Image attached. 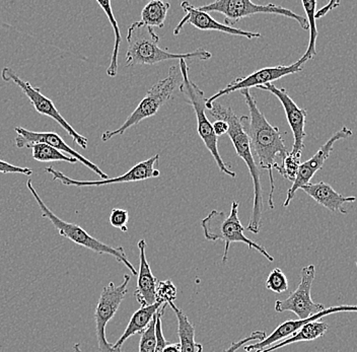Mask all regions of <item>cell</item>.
Returning <instances> with one entry per match:
<instances>
[{
    "label": "cell",
    "instance_id": "1",
    "mask_svg": "<svg viewBox=\"0 0 357 352\" xmlns=\"http://www.w3.org/2000/svg\"><path fill=\"white\" fill-rule=\"evenodd\" d=\"M244 95L245 104L249 108L250 118L245 116V129L249 137L253 155H256L259 160V167L262 170L268 171L270 180L269 198L268 205L270 208H274V182L273 170L276 164V159H284L289 151L285 146L284 140L281 137L278 127L271 125L264 114L259 110L256 100L254 99L250 90L241 91Z\"/></svg>",
    "mask_w": 357,
    "mask_h": 352
},
{
    "label": "cell",
    "instance_id": "2",
    "mask_svg": "<svg viewBox=\"0 0 357 352\" xmlns=\"http://www.w3.org/2000/svg\"><path fill=\"white\" fill-rule=\"evenodd\" d=\"M212 117L215 120H222L227 122L229 125V135L236 155L241 158L248 169L250 175L253 180L254 185V206L252 211L251 218L249 224L245 227L248 231L252 234H259L261 229V220H262L263 211V190L261 186V171L258 164L254 159L253 151H252L251 144L249 137L245 129V116L238 117L231 107H225L218 102H214L209 109Z\"/></svg>",
    "mask_w": 357,
    "mask_h": 352
},
{
    "label": "cell",
    "instance_id": "3",
    "mask_svg": "<svg viewBox=\"0 0 357 352\" xmlns=\"http://www.w3.org/2000/svg\"><path fill=\"white\" fill-rule=\"evenodd\" d=\"M158 41L160 37L151 26L142 22L131 24L127 34L126 66H153L167 60H187L190 58L208 60L212 57L211 52L202 48L190 53H172L160 48Z\"/></svg>",
    "mask_w": 357,
    "mask_h": 352
},
{
    "label": "cell",
    "instance_id": "4",
    "mask_svg": "<svg viewBox=\"0 0 357 352\" xmlns=\"http://www.w3.org/2000/svg\"><path fill=\"white\" fill-rule=\"evenodd\" d=\"M238 206L240 205L238 201H233L229 215H225L223 211H212L206 217L203 218L201 227H202L205 239L211 242L222 240L225 243L223 262H227L229 246L233 243H243L247 245L249 249H254L259 252L261 255L266 258L268 261L273 262L274 258L268 253L264 247L245 237V227L243 226L238 217Z\"/></svg>",
    "mask_w": 357,
    "mask_h": 352
},
{
    "label": "cell",
    "instance_id": "5",
    "mask_svg": "<svg viewBox=\"0 0 357 352\" xmlns=\"http://www.w3.org/2000/svg\"><path fill=\"white\" fill-rule=\"evenodd\" d=\"M26 187H28L29 191L32 194L33 197L35 198L36 202L39 205L42 216L50 220L51 224L54 226L56 231L62 237L70 240L71 242L75 243L78 246L84 247V248L89 249V250L96 252V253L107 254V255L113 256L118 262L124 264L132 273L133 275H137V271L134 268L132 263L129 261L124 248H122V247L109 246V245L100 242V240L96 239V238L91 237L88 231L82 229V227L77 226L75 224H71V222H64L63 220L58 217L57 215L53 213V211H51L47 207L42 198L40 197L39 194L33 188V183L31 180L26 182Z\"/></svg>",
    "mask_w": 357,
    "mask_h": 352
},
{
    "label": "cell",
    "instance_id": "6",
    "mask_svg": "<svg viewBox=\"0 0 357 352\" xmlns=\"http://www.w3.org/2000/svg\"><path fill=\"white\" fill-rule=\"evenodd\" d=\"M181 82H182V75H181L180 68L175 66H171L166 79L160 80L151 86V90L147 91L144 99L121 127L116 130H109L102 133V141L106 142L112 138L124 135L125 131L128 130L131 127L137 125L147 118L155 116L160 107L171 99L176 89L181 86Z\"/></svg>",
    "mask_w": 357,
    "mask_h": 352
},
{
    "label": "cell",
    "instance_id": "7",
    "mask_svg": "<svg viewBox=\"0 0 357 352\" xmlns=\"http://www.w3.org/2000/svg\"><path fill=\"white\" fill-rule=\"evenodd\" d=\"M180 63V72L182 75V82H181L180 91L186 95L190 104L193 107L196 118H197V131L198 135L206 148L211 151L212 157L215 160L220 171L225 173V175L231 178H236V174L231 171V168L225 164L222 159V155L218 151V137H216L213 131V126L209 121L208 117L205 114L206 108V99L204 98V93L201 90L197 84H194L189 77V66L186 60H178Z\"/></svg>",
    "mask_w": 357,
    "mask_h": 352
},
{
    "label": "cell",
    "instance_id": "8",
    "mask_svg": "<svg viewBox=\"0 0 357 352\" xmlns=\"http://www.w3.org/2000/svg\"><path fill=\"white\" fill-rule=\"evenodd\" d=\"M196 8L200 12L207 13H222L225 17V24L229 26H234L244 17H251V15H258V13H271V15H282V17L294 20L298 22L303 30H309V23L305 17L296 15L289 8L273 3L260 6V4L253 3L250 0H220V1L211 2V3L198 6Z\"/></svg>",
    "mask_w": 357,
    "mask_h": 352
},
{
    "label": "cell",
    "instance_id": "9",
    "mask_svg": "<svg viewBox=\"0 0 357 352\" xmlns=\"http://www.w3.org/2000/svg\"><path fill=\"white\" fill-rule=\"evenodd\" d=\"M1 77L4 82H13V84H17V86L21 89L22 93L29 98V100L32 102L33 108L36 109L38 113L41 114V115L47 116V117H50L51 119L54 120L55 122H57V123L70 135V137L75 140V144H77L80 148L84 149L88 148V138L82 137V135H79V133L77 132V131L73 129V127L62 117L61 114H60L59 111L56 108L54 102L41 93V89L35 88L30 82L22 79L21 77L17 75V72L10 68H4L2 69Z\"/></svg>",
    "mask_w": 357,
    "mask_h": 352
},
{
    "label": "cell",
    "instance_id": "10",
    "mask_svg": "<svg viewBox=\"0 0 357 352\" xmlns=\"http://www.w3.org/2000/svg\"><path fill=\"white\" fill-rule=\"evenodd\" d=\"M130 280L131 276L126 274L121 284L116 286L114 282H110L100 293L95 312L96 331L100 352H115L113 351V344L107 340L106 326L116 315L120 305L124 300Z\"/></svg>",
    "mask_w": 357,
    "mask_h": 352
},
{
    "label": "cell",
    "instance_id": "11",
    "mask_svg": "<svg viewBox=\"0 0 357 352\" xmlns=\"http://www.w3.org/2000/svg\"><path fill=\"white\" fill-rule=\"evenodd\" d=\"M316 276L314 265L303 267L301 269V282L294 293H290L285 300H278L275 303V311L278 313L292 312L300 320L321 313L326 307L322 304L314 303L312 300L311 291Z\"/></svg>",
    "mask_w": 357,
    "mask_h": 352
},
{
    "label": "cell",
    "instance_id": "12",
    "mask_svg": "<svg viewBox=\"0 0 357 352\" xmlns=\"http://www.w3.org/2000/svg\"><path fill=\"white\" fill-rule=\"evenodd\" d=\"M158 162H160V155H155L144 162H138L133 168L119 177L98 180V181H80V180L71 179L64 175L62 171L55 170L53 167H47L45 171L52 176L53 181L62 183L66 186L100 187L105 185L120 184V183L145 181V180L160 177V171L155 169V164H158Z\"/></svg>",
    "mask_w": 357,
    "mask_h": 352
},
{
    "label": "cell",
    "instance_id": "13",
    "mask_svg": "<svg viewBox=\"0 0 357 352\" xmlns=\"http://www.w3.org/2000/svg\"><path fill=\"white\" fill-rule=\"evenodd\" d=\"M303 64L300 60L291 66H279L274 68H264L259 69L255 72L251 73L245 77H238L229 82L225 89H222L214 93L211 98L206 99V108L211 109V105L218 101L223 95H229L236 91L250 90L252 88H258V86H265V84H271L274 80L282 79L287 75H294V73L303 71Z\"/></svg>",
    "mask_w": 357,
    "mask_h": 352
},
{
    "label": "cell",
    "instance_id": "14",
    "mask_svg": "<svg viewBox=\"0 0 357 352\" xmlns=\"http://www.w3.org/2000/svg\"><path fill=\"white\" fill-rule=\"evenodd\" d=\"M15 131L17 132L15 144L17 148H32L35 144H48V146H52V148L57 149V151L75 158V160H77V162H82V164H84L89 170L97 174L100 178V180L109 179L108 175L100 170L97 164H93L91 160L86 159L84 155L77 153V151L71 148L57 133L33 132V131L24 129V127H15Z\"/></svg>",
    "mask_w": 357,
    "mask_h": 352
},
{
    "label": "cell",
    "instance_id": "15",
    "mask_svg": "<svg viewBox=\"0 0 357 352\" xmlns=\"http://www.w3.org/2000/svg\"><path fill=\"white\" fill-rule=\"evenodd\" d=\"M352 135H354V132H352L351 129L347 128L345 126L342 127L340 130L337 131L336 133H334L329 138V140L324 144L322 148L317 151L314 157L301 164L296 180H294V184H292L289 192H287V199H285L283 206H289L291 200L294 199L296 191L309 185L314 174L323 168L324 164H325L328 158L330 157L331 151H333L335 142L340 139H346V138L352 137Z\"/></svg>",
    "mask_w": 357,
    "mask_h": 352
},
{
    "label": "cell",
    "instance_id": "16",
    "mask_svg": "<svg viewBox=\"0 0 357 352\" xmlns=\"http://www.w3.org/2000/svg\"><path fill=\"white\" fill-rule=\"evenodd\" d=\"M181 8L186 13V15L181 20L180 23L176 26L175 30H174V35L180 34L185 24H192L198 30L216 31V32L225 33V34L245 37L249 40L262 38L260 33L248 32V31L236 28V26H229L225 24L218 23L209 13L200 12L196 8V6H192L189 1L181 2Z\"/></svg>",
    "mask_w": 357,
    "mask_h": 352
},
{
    "label": "cell",
    "instance_id": "17",
    "mask_svg": "<svg viewBox=\"0 0 357 352\" xmlns=\"http://www.w3.org/2000/svg\"><path fill=\"white\" fill-rule=\"evenodd\" d=\"M259 90L269 91L273 93L280 101L284 109L285 115H287V122H289L292 133H294V146L290 153H301L305 148V140L307 133L305 131V118H307V110L301 109L290 98L289 93L283 88H278L273 84H265V86H258Z\"/></svg>",
    "mask_w": 357,
    "mask_h": 352
},
{
    "label": "cell",
    "instance_id": "18",
    "mask_svg": "<svg viewBox=\"0 0 357 352\" xmlns=\"http://www.w3.org/2000/svg\"><path fill=\"white\" fill-rule=\"evenodd\" d=\"M341 312H357V306L330 307L328 309H323L321 313L311 316V317L307 319H303V320L298 319V320L285 321V322L281 323L278 328L274 330L264 340L259 341V342L248 345V346L245 345V351L247 352L262 351V349L272 346L275 343L280 342V341L287 339V338L294 335L296 332H298L301 327L305 326L307 323L314 322V321L320 320V319L326 317V316L331 315V314L341 313Z\"/></svg>",
    "mask_w": 357,
    "mask_h": 352
},
{
    "label": "cell",
    "instance_id": "19",
    "mask_svg": "<svg viewBox=\"0 0 357 352\" xmlns=\"http://www.w3.org/2000/svg\"><path fill=\"white\" fill-rule=\"evenodd\" d=\"M139 249V273L137 276V289L134 296L139 303L140 307L151 306L156 303V286L158 280L151 271V265L146 258V243L144 240L138 242Z\"/></svg>",
    "mask_w": 357,
    "mask_h": 352
},
{
    "label": "cell",
    "instance_id": "20",
    "mask_svg": "<svg viewBox=\"0 0 357 352\" xmlns=\"http://www.w3.org/2000/svg\"><path fill=\"white\" fill-rule=\"evenodd\" d=\"M301 190L312 197L317 204L322 205L332 213H340L342 215H346L347 211H345L343 205L356 201V197H345L342 194L336 192L331 185L325 182H319L316 184L310 183L307 186L303 187Z\"/></svg>",
    "mask_w": 357,
    "mask_h": 352
},
{
    "label": "cell",
    "instance_id": "21",
    "mask_svg": "<svg viewBox=\"0 0 357 352\" xmlns=\"http://www.w3.org/2000/svg\"><path fill=\"white\" fill-rule=\"evenodd\" d=\"M164 305L166 304L156 302L155 304L151 305V306L140 307V309L133 314L121 337L118 339L115 344H113V351L121 352L122 345L124 344L125 341L131 336L135 335V334H142L149 326L160 307H162Z\"/></svg>",
    "mask_w": 357,
    "mask_h": 352
},
{
    "label": "cell",
    "instance_id": "22",
    "mask_svg": "<svg viewBox=\"0 0 357 352\" xmlns=\"http://www.w3.org/2000/svg\"><path fill=\"white\" fill-rule=\"evenodd\" d=\"M329 329L328 323L322 322V321H314V322L307 323L305 326L301 327L298 332L287 338V339L280 341L272 346L262 349L256 352H272L278 351L279 349L287 346V345L294 344V343L303 342V341H312L319 339L325 335L326 332Z\"/></svg>",
    "mask_w": 357,
    "mask_h": 352
},
{
    "label": "cell",
    "instance_id": "23",
    "mask_svg": "<svg viewBox=\"0 0 357 352\" xmlns=\"http://www.w3.org/2000/svg\"><path fill=\"white\" fill-rule=\"evenodd\" d=\"M169 307L175 312L178 320V335L180 339L181 352H202V344L195 342V327L185 315L182 309H178L174 302L169 303Z\"/></svg>",
    "mask_w": 357,
    "mask_h": 352
},
{
    "label": "cell",
    "instance_id": "24",
    "mask_svg": "<svg viewBox=\"0 0 357 352\" xmlns=\"http://www.w3.org/2000/svg\"><path fill=\"white\" fill-rule=\"evenodd\" d=\"M98 3L102 8L104 13H106L112 28H113L114 35H115V44H114L113 53H112L110 66L107 69V75L110 77H115L118 73V56H119L120 45L122 43L121 32H120L117 20L114 17L111 1H108V0H98Z\"/></svg>",
    "mask_w": 357,
    "mask_h": 352
},
{
    "label": "cell",
    "instance_id": "25",
    "mask_svg": "<svg viewBox=\"0 0 357 352\" xmlns=\"http://www.w3.org/2000/svg\"><path fill=\"white\" fill-rule=\"evenodd\" d=\"M171 4L169 2L153 0L144 6L142 12V23L151 28H162Z\"/></svg>",
    "mask_w": 357,
    "mask_h": 352
},
{
    "label": "cell",
    "instance_id": "26",
    "mask_svg": "<svg viewBox=\"0 0 357 352\" xmlns=\"http://www.w3.org/2000/svg\"><path fill=\"white\" fill-rule=\"evenodd\" d=\"M303 6L307 15V23H309L310 29L309 46H307L305 54H303V57L300 59L301 63L305 64V62L312 59V58L317 55L316 42L317 37H318V30H317V20L316 17H314V15H316L317 1H314V0H303Z\"/></svg>",
    "mask_w": 357,
    "mask_h": 352
},
{
    "label": "cell",
    "instance_id": "27",
    "mask_svg": "<svg viewBox=\"0 0 357 352\" xmlns=\"http://www.w3.org/2000/svg\"><path fill=\"white\" fill-rule=\"evenodd\" d=\"M31 148L33 149V159L38 162H66L69 164H77V160H75V158L67 155L48 144H35Z\"/></svg>",
    "mask_w": 357,
    "mask_h": 352
},
{
    "label": "cell",
    "instance_id": "28",
    "mask_svg": "<svg viewBox=\"0 0 357 352\" xmlns=\"http://www.w3.org/2000/svg\"><path fill=\"white\" fill-rule=\"evenodd\" d=\"M301 153H291L289 151V155L282 160V164L281 166L278 164L275 170H278L285 179L294 183L301 164Z\"/></svg>",
    "mask_w": 357,
    "mask_h": 352
},
{
    "label": "cell",
    "instance_id": "29",
    "mask_svg": "<svg viewBox=\"0 0 357 352\" xmlns=\"http://www.w3.org/2000/svg\"><path fill=\"white\" fill-rule=\"evenodd\" d=\"M266 289L275 293H284L289 289V280L280 268L273 269L268 275Z\"/></svg>",
    "mask_w": 357,
    "mask_h": 352
},
{
    "label": "cell",
    "instance_id": "30",
    "mask_svg": "<svg viewBox=\"0 0 357 352\" xmlns=\"http://www.w3.org/2000/svg\"><path fill=\"white\" fill-rule=\"evenodd\" d=\"M176 298H177V287L171 280L158 282L156 286V302L167 305L169 303L174 302Z\"/></svg>",
    "mask_w": 357,
    "mask_h": 352
},
{
    "label": "cell",
    "instance_id": "31",
    "mask_svg": "<svg viewBox=\"0 0 357 352\" xmlns=\"http://www.w3.org/2000/svg\"><path fill=\"white\" fill-rule=\"evenodd\" d=\"M156 315L149 326L142 333L139 342V352H155L156 347L155 336Z\"/></svg>",
    "mask_w": 357,
    "mask_h": 352
},
{
    "label": "cell",
    "instance_id": "32",
    "mask_svg": "<svg viewBox=\"0 0 357 352\" xmlns=\"http://www.w3.org/2000/svg\"><path fill=\"white\" fill-rule=\"evenodd\" d=\"M110 224L116 229H121L123 233L128 231L129 213L126 209L114 208L112 209L110 215Z\"/></svg>",
    "mask_w": 357,
    "mask_h": 352
},
{
    "label": "cell",
    "instance_id": "33",
    "mask_svg": "<svg viewBox=\"0 0 357 352\" xmlns=\"http://www.w3.org/2000/svg\"><path fill=\"white\" fill-rule=\"evenodd\" d=\"M267 337L266 333L265 331H255L251 334V335L248 336V337L243 338V339L236 341V342H234L233 344L229 346V349H227V351L223 352H236L238 351L241 347L244 346L245 343L251 342V341H263L265 338Z\"/></svg>",
    "mask_w": 357,
    "mask_h": 352
},
{
    "label": "cell",
    "instance_id": "34",
    "mask_svg": "<svg viewBox=\"0 0 357 352\" xmlns=\"http://www.w3.org/2000/svg\"><path fill=\"white\" fill-rule=\"evenodd\" d=\"M0 173L22 174V175L31 176L33 174V170L30 168L15 166V164H11L10 162L0 160Z\"/></svg>",
    "mask_w": 357,
    "mask_h": 352
},
{
    "label": "cell",
    "instance_id": "35",
    "mask_svg": "<svg viewBox=\"0 0 357 352\" xmlns=\"http://www.w3.org/2000/svg\"><path fill=\"white\" fill-rule=\"evenodd\" d=\"M212 126H213L214 133H215L218 137L227 135V131H229V125H227V122L222 121V120H216V121L212 124Z\"/></svg>",
    "mask_w": 357,
    "mask_h": 352
},
{
    "label": "cell",
    "instance_id": "36",
    "mask_svg": "<svg viewBox=\"0 0 357 352\" xmlns=\"http://www.w3.org/2000/svg\"><path fill=\"white\" fill-rule=\"evenodd\" d=\"M340 4L339 1H330L327 6H324L322 10H319V12H316V15H314V17L316 20L321 19V17H325L330 10H334L335 8Z\"/></svg>",
    "mask_w": 357,
    "mask_h": 352
},
{
    "label": "cell",
    "instance_id": "37",
    "mask_svg": "<svg viewBox=\"0 0 357 352\" xmlns=\"http://www.w3.org/2000/svg\"><path fill=\"white\" fill-rule=\"evenodd\" d=\"M162 352H181L180 344L178 343H172V344H167L165 347L164 351Z\"/></svg>",
    "mask_w": 357,
    "mask_h": 352
},
{
    "label": "cell",
    "instance_id": "38",
    "mask_svg": "<svg viewBox=\"0 0 357 352\" xmlns=\"http://www.w3.org/2000/svg\"><path fill=\"white\" fill-rule=\"evenodd\" d=\"M73 352H82V349H80L79 343H77V344L73 345Z\"/></svg>",
    "mask_w": 357,
    "mask_h": 352
},
{
    "label": "cell",
    "instance_id": "39",
    "mask_svg": "<svg viewBox=\"0 0 357 352\" xmlns=\"http://www.w3.org/2000/svg\"><path fill=\"white\" fill-rule=\"evenodd\" d=\"M356 265H357V263H356Z\"/></svg>",
    "mask_w": 357,
    "mask_h": 352
}]
</instances>
